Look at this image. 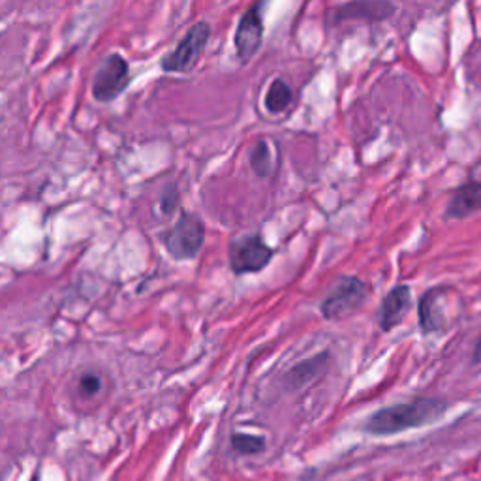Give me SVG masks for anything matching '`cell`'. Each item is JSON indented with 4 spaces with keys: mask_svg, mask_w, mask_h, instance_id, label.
<instances>
[{
    "mask_svg": "<svg viewBox=\"0 0 481 481\" xmlns=\"http://www.w3.org/2000/svg\"><path fill=\"white\" fill-rule=\"evenodd\" d=\"M449 403L438 397H417L373 412L361 423V431L371 436H395L410 429L436 423L446 416Z\"/></svg>",
    "mask_w": 481,
    "mask_h": 481,
    "instance_id": "obj_1",
    "label": "cell"
},
{
    "mask_svg": "<svg viewBox=\"0 0 481 481\" xmlns=\"http://www.w3.org/2000/svg\"><path fill=\"white\" fill-rule=\"evenodd\" d=\"M160 241L175 262H190L205 245V224L195 213L183 211L177 222L160 234Z\"/></svg>",
    "mask_w": 481,
    "mask_h": 481,
    "instance_id": "obj_2",
    "label": "cell"
},
{
    "mask_svg": "<svg viewBox=\"0 0 481 481\" xmlns=\"http://www.w3.org/2000/svg\"><path fill=\"white\" fill-rule=\"evenodd\" d=\"M371 297V286L359 276H341L320 303V313L329 322L356 315Z\"/></svg>",
    "mask_w": 481,
    "mask_h": 481,
    "instance_id": "obj_3",
    "label": "cell"
},
{
    "mask_svg": "<svg viewBox=\"0 0 481 481\" xmlns=\"http://www.w3.org/2000/svg\"><path fill=\"white\" fill-rule=\"evenodd\" d=\"M211 25L207 21H197L192 25L186 35L179 40L175 49L167 53L162 59V70L165 74H188L192 72L197 63H200L202 55L211 38Z\"/></svg>",
    "mask_w": 481,
    "mask_h": 481,
    "instance_id": "obj_4",
    "label": "cell"
},
{
    "mask_svg": "<svg viewBox=\"0 0 481 481\" xmlns=\"http://www.w3.org/2000/svg\"><path fill=\"white\" fill-rule=\"evenodd\" d=\"M273 256L275 248L258 232L235 237L228 248V264L237 276L264 271Z\"/></svg>",
    "mask_w": 481,
    "mask_h": 481,
    "instance_id": "obj_5",
    "label": "cell"
},
{
    "mask_svg": "<svg viewBox=\"0 0 481 481\" xmlns=\"http://www.w3.org/2000/svg\"><path fill=\"white\" fill-rule=\"evenodd\" d=\"M132 81L130 65L121 53H111L98 66L93 83H91V95L98 104H109L117 100Z\"/></svg>",
    "mask_w": 481,
    "mask_h": 481,
    "instance_id": "obj_6",
    "label": "cell"
},
{
    "mask_svg": "<svg viewBox=\"0 0 481 481\" xmlns=\"http://www.w3.org/2000/svg\"><path fill=\"white\" fill-rule=\"evenodd\" d=\"M262 8H264V0H258V3H254L241 15L237 23L235 35H234V45H235L237 61L241 65H248L262 49L264 35H266Z\"/></svg>",
    "mask_w": 481,
    "mask_h": 481,
    "instance_id": "obj_7",
    "label": "cell"
},
{
    "mask_svg": "<svg viewBox=\"0 0 481 481\" xmlns=\"http://www.w3.org/2000/svg\"><path fill=\"white\" fill-rule=\"evenodd\" d=\"M412 288L408 285H397L391 288L386 297L380 303L378 315H376V324L384 333L393 331L395 327H399L403 320L410 315L412 310Z\"/></svg>",
    "mask_w": 481,
    "mask_h": 481,
    "instance_id": "obj_8",
    "label": "cell"
},
{
    "mask_svg": "<svg viewBox=\"0 0 481 481\" xmlns=\"http://www.w3.org/2000/svg\"><path fill=\"white\" fill-rule=\"evenodd\" d=\"M395 12H397V6L389 3V0H352L348 5L335 8L331 14V21L333 25L352 19L386 21L393 17Z\"/></svg>",
    "mask_w": 481,
    "mask_h": 481,
    "instance_id": "obj_9",
    "label": "cell"
},
{
    "mask_svg": "<svg viewBox=\"0 0 481 481\" xmlns=\"http://www.w3.org/2000/svg\"><path fill=\"white\" fill-rule=\"evenodd\" d=\"M481 211V179H470L451 194L444 216L447 220H463Z\"/></svg>",
    "mask_w": 481,
    "mask_h": 481,
    "instance_id": "obj_10",
    "label": "cell"
},
{
    "mask_svg": "<svg viewBox=\"0 0 481 481\" xmlns=\"http://www.w3.org/2000/svg\"><path fill=\"white\" fill-rule=\"evenodd\" d=\"M444 288H431L417 303L419 329L426 335L440 333L446 329V313H444Z\"/></svg>",
    "mask_w": 481,
    "mask_h": 481,
    "instance_id": "obj_11",
    "label": "cell"
},
{
    "mask_svg": "<svg viewBox=\"0 0 481 481\" xmlns=\"http://www.w3.org/2000/svg\"><path fill=\"white\" fill-rule=\"evenodd\" d=\"M327 363H329L327 352H322L318 356H313V357L296 363L285 375V386L292 391L305 387L306 384L316 380V376H320L327 369Z\"/></svg>",
    "mask_w": 481,
    "mask_h": 481,
    "instance_id": "obj_12",
    "label": "cell"
},
{
    "mask_svg": "<svg viewBox=\"0 0 481 481\" xmlns=\"http://www.w3.org/2000/svg\"><path fill=\"white\" fill-rule=\"evenodd\" d=\"M292 100H294V91L290 85L282 77H275L269 85V89L266 91L264 105L271 115H280V113H285L290 107Z\"/></svg>",
    "mask_w": 481,
    "mask_h": 481,
    "instance_id": "obj_13",
    "label": "cell"
},
{
    "mask_svg": "<svg viewBox=\"0 0 481 481\" xmlns=\"http://www.w3.org/2000/svg\"><path fill=\"white\" fill-rule=\"evenodd\" d=\"M248 164L252 167V172L256 174L260 179H267L273 175L275 162H273V151L267 139H258L256 144L252 145L248 153Z\"/></svg>",
    "mask_w": 481,
    "mask_h": 481,
    "instance_id": "obj_14",
    "label": "cell"
},
{
    "mask_svg": "<svg viewBox=\"0 0 481 481\" xmlns=\"http://www.w3.org/2000/svg\"><path fill=\"white\" fill-rule=\"evenodd\" d=\"M232 449L239 456H260L267 449V440L260 435H250V433H234L230 436Z\"/></svg>",
    "mask_w": 481,
    "mask_h": 481,
    "instance_id": "obj_15",
    "label": "cell"
},
{
    "mask_svg": "<svg viewBox=\"0 0 481 481\" xmlns=\"http://www.w3.org/2000/svg\"><path fill=\"white\" fill-rule=\"evenodd\" d=\"M75 384H77V395H79V397L87 399V401L98 397V395H100L102 389H104V380H102V376H100L98 373H95V371L83 373V375L77 378Z\"/></svg>",
    "mask_w": 481,
    "mask_h": 481,
    "instance_id": "obj_16",
    "label": "cell"
},
{
    "mask_svg": "<svg viewBox=\"0 0 481 481\" xmlns=\"http://www.w3.org/2000/svg\"><path fill=\"white\" fill-rule=\"evenodd\" d=\"M179 204H181V194H179L177 185L175 183L167 185L160 195V211L169 216L179 209Z\"/></svg>",
    "mask_w": 481,
    "mask_h": 481,
    "instance_id": "obj_17",
    "label": "cell"
},
{
    "mask_svg": "<svg viewBox=\"0 0 481 481\" xmlns=\"http://www.w3.org/2000/svg\"><path fill=\"white\" fill-rule=\"evenodd\" d=\"M472 365H481V335L477 336V341L474 345V350H472V357H470Z\"/></svg>",
    "mask_w": 481,
    "mask_h": 481,
    "instance_id": "obj_18",
    "label": "cell"
}]
</instances>
